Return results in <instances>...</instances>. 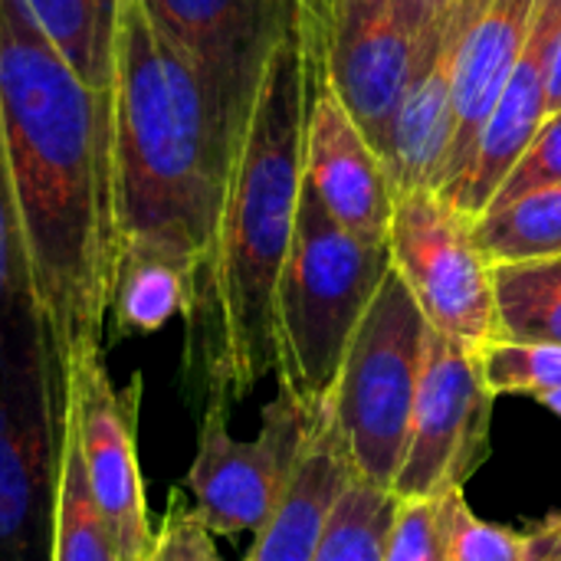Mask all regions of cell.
I'll list each match as a JSON object with an SVG mask.
<instances>
[{
    "mask_svg": "<svg viewBox=\"0 0 561 561\" xmlns=\"http://www.w3.org/2000/svg\"><path fill=\"white\" fill-rule=\"evenodd\" d=\"M0 161L59 375L99 342L118 270L112 89L85 82L23 0H0Z\"/></svg>",
    "mask_w": 561,
    "mask_h": 561,
    "instance_id": "obj_1",
    "label": "cell"
},
{
    "mask_svg": "<svg viewBox=\"0 0 561 561\" xmlns=\"http://www.w3.org/2000/svg\"><path fill=\"white\" fill-rule=\"evenodd\" d=\"M306 118L309 79L289 30L263 69L230 164L214 250L184 316L187 378L201 381L207 404L230 408L276 368L273 316L296 230Z\"/></svg>",
    "mask_w": 561,
    "mask_h": 561,
    "instance_id": "obj_2",
    "label": "cell"
},
{
    "mask_svg": "<svg viewBox=\"0 0 561 561\" xmlns=\"http://www.w3.org/2000/svg\"><path fill=\"white\" fill-rule=\"evenodd\" d=\"M108 89L118 256L154 253L197 283L233 158L197 66L161 33L145 0L118 3Z\"/></svg>",
    "mask_w": 561,
    "mask_h": 561,
    "instance_id": "obj_3",
    "label": "cell"
},
{
    "mask_svg": "<svg viewBox=\"0 0 561 561\" xmlns=\"http://www.w3.org/2000/svg\"><path fill=\"white\" fill-rule=\"evenodd\" d=\"M391 273V247L348 233L302 178L293 247L276 289V378L309 414L339 385L352 335Z\"/></svg>",
    "mask_w": 561,
    "mask_h": 561,
    "instance_id": "obj_4",
    "label": "cell"
},
{
    "mask_svg": "<svg viewBox=\"0 0 561 561\" xmlns=\"http://www.w3.org/2000/svg\"><path fill=\"white\" fill-rule=\"evenodd\" d=\"M62 375L33 302L0 312V561H49Z\"/></svg>",
    "mask_w": 561,
    "mask_h": 561,
    "instance_id": "obj_5",
    "label": "cell"
},
{
    "mask_svg": "<svg viewBox=\"0 0 561 561\" xmlns=\"http://www.w3.org/2000/svg\"><path fill=\"white\" fill-rule=\"evenodd\" d=\"M427 319L401 273L391 266L352 335L332 411L342 427L355 477L381 490L401 470L424 365Z\"/></svg>",
    "mask_w": 561,
    "mask_h": 561,
    "instance_id": "obj_6",
    "label": "cell"
},
{
    "mask_svg": "<svg viewBox=\"0 0 561 561\" xmlns=\"http://www.w3.org/2000/svg\"><path fill=\"white\" fill-rule=\"evenodd\" d=\"M227 411L230 408L220 401L204 404L197 450L184 473V486L194 496V516L214 536H256L279 510L299 470L312 414L279 388L263 408L260 434L253 440H237Z\"/></svg>",
    "mask_w": 561,
    "mask_h": 561,
    "instance_id": "obj_7",
    "label": "cell"
},
{
    "mask_svg": "<svg viewBox=\"0 0 561 561\" xmlns=\"http://www.w3.org/2000/svg\"><path fill=\"white\" fill-rule=\"evenodd\" d=\"M141 378L115 388L99 342H82L62 365V411L76 427L85 477L99 513L115 539L118 561H151L154 529L148 523L145 480L138 467Z\"/></svg>",
    "mask_w": 561,
    "mask_h": 561,
    "instance_id": "obj_8",
    "label": "cell"
},
{
    "mask_svg": "<svg viewBox=\"0 0 561 561\" xmlns=\"http://www.w3.org/2000/svg\"><path fill=\"white\" fill-rule=\"evenodd\" d=\"M388 247L434 332L467 348L493 339V266L477 250L467 217L434 191H404L394 197Z\"/></svg>",
    "mask_w": 561,
    "mask_h": 561,
    "instance_id": "obj_9",
    "label": "cell"
},
{
    "mask_svg": "<svg viewBox=\"0 0 561 561\" xmlns=\"http://www.w3.org/2000/svg\"><path fill=\"white\" fill-rule=\"evenodd\" d=\"M490 408L493 394L483 381L477 348L427 325L411 437L391 493L408 503L463 490L486 450Z\"/></svg>",
    "mask_w": 561,
    "mask_h": 561,
    "instance_id": "obj_10",
    "label": "cell"
},
{
    "mask_svg": "<svg viewBox=\"0 0 561 561\" xmlns=\"http://www.w3.org/2000/svg\"><path fill=\"white\" fill-rule=\"evenodd\" d=\"M161 33L197 66L220 138L237 154L263 69L293 30L283 0H145Z\"/></svg>",
    "mask_w": 561,
    "mask_h": 561,
    "instance_id": "obj_11",
    "label": "cell"
},
{
    "mask_svg": "<svg viewBox=\"0 0 561 561\" xmlns=\"http://www.w3.org/2000/svg\"><path fill=\"white\" fill-rule=\"evenodd\" d=\"M417 43L421 30L408 16L404 0H335L332 7L325 79L381 161Z\"/></svg>",
    "mask_w": 561,
    "mask_h": 561,
    "instance_id": "obj_12",
    "label": "cell"
},
{
    "mask_svg": "<svg viewBox=\"0 0 561 561\" xmlns=\"http://www.w3.org/2000/svg\"><path fill=\"white\" fill-rule=\"evenodd\" d=\"M302 178L348 233L365 243H388L398 197L388 164L325 76L309 85Z\"/></svg>",
    "mask_w": 561,
    "mask_h": 561,
    "instance_id": "obj_13",
    "label": "cell"
},
{
    "mask_svg": "<svg viewBox=\"0 0 561 561\" xmlns=\"http://www.w3.org/2000/svg\"><path fill=\"white\" fill-rule=\"evenodd\" d=\"M561 30V0H539L526 36V46L513 66V76L490 112L477 148L460 178L440 191V197L470 224L486 214L500 194L506 174L516 168L542 122L549 118V62ZM437 194V191H434Z\"/></svg>",
    "mask_w": 561,
    "mask_h": 561,
    "instance_id": "obj_14",
    "label": "cell"
},
{
    "mask_svg": "<svg viewBox=\"0 0 561 561\" xmlns=\"http://www.w3.org/2000/svg\"><path fill=\"white\" fill-rule=\"evenodd\" d=\"M460 20L463 7L454 0V7L421 33L414 69L401 95L385 154L394 194L437 191L440 184L454 138V66Z\"/></svg>",
    "mask_w": 561,
    "mask_h": 561,
    "instance_id": "obj_15",
    "label": "cell"
},
{
    "mask_svg": "<svg viewBox=\"0 0 561 561\" xmlns=\"http://www.w3.org/2000/svg\"><path fill=\"white\" fill-rule=\"evenodd\" d=\"M539 0H460V39L454 66V138L437 194L467 168L477 138L496 108L526 46Z\"/></svg>",
    "mask_w": 561,
    "mask_h": 561,
    "instance_id": "obj_16",
    "label": "cell"
},
{
    "mask_svg": "<svg viewBox=\"0 0 561 561\" xmlns=\"http://www.w3.org/2000/svg\"><path fill=\"white\" fill-rule=\"evenodd\" d=\"M348 447L335 421L332 401L312 414L309 440L299 470L273 513V519L256 533V542L243 561H312L322 526L342 486L352 477Z\"/></svg>",
    "mask_w": 561,
    "mask_h": 561,
    "instance_id": "obj_17",
    "label": "cell"
},
{
    "mask_svg": "<svg viewBox=\"0 0 561 561\" xmlns=\"http://www.w3.org/2000/svg\"><path fill=\"white\" fill-rule=\"evenodd\" d=\"M194 302V273L154 256L122 253L115 270V289L108 306V325L118 339L151 335L174 316H187Z\"/></svg>",
    "mask_w": 561,
    "mask_h": 561,
    "instance_id": "obj_18",
    "label": "cell"
},
{
    "mask_svg": "<svg viewBox=\"0 0 561 561\" xmlns=\"http://www.w3.org/2000/svg\"><path fill=\"white\" fill-rule=\"evenodd\" d=\"M49 561H118L115 539L92 496L79 437L66 411H62V431H59Z\"/></svg>",
    "mask_w": 561,
    "mask_h": 561,
    "instance_id": "obj_19",
    "label": "cell"
},
{
    "mask_svg": "<svg viewBox=\"0 0 561 561\" xmlns=\"http://www.w3.org/2000/svg\"><path fill=\"white\" fill-rule=\"evenodd\" d=\"M496 325L490 342L561 348V256L493 266Z\"/></svg>",
    "mask_w": 561,
    "mask_h": 561,
    "instance_id": "obj_20",
    "label": "cell"
},
{
    "mask_svg": "<svg viewBox=\"0 0 561 561\" xmlns=\"http://www.w3.org/2000/svg\"><path fill=\"white\" fill-rule=\"evenodd\" d=\"M473 243L490 266L561 256V184L490 207L473 220Z\"/></svg>",
    "mask_w": 561,
    "mask_h": 561,
    "instance_id": "obj_21",
    "label": "cell"
},
{
    "mask_svg": "<svg viewBox=\"0 0 561 561\" xmlns=\"http://www.w3.org/2000/svg\"><path fill=\"white\" fill-rule=\"evenodd\" d=\"M122 0H23L43 36L92 85H112V53Z\"/></svg>",
    "mask_w": 561,
    "mask_h": 561,
    "instance_id": "obj_22",
    "label": "cell"
},
{
    "mask_svg": "<svg viewBox=\"0 0 561 561\" xmlns=\"http://www.w3.org/2000/svg\"><path fill=\"white\" fill-rule=\"evenodd\" d=\"M401 500L391 490L348 477L322 526L312 561H385Z\"/></svg>",
    "mask_w": 561,
    "mask_h": 561,
    "instance_id": "obj_23",
    "label": "cell"
},
{
    "mask_svg": "<svg viewBox=\"0 0 561 561\" xmlns=\"http://www.w3.org/2000/svg\"><path fill=\"white\" fill-rule=\"evenodd\" d=\"M490 394L542 398L561 388V348L536 342H483L477 348Z\"/></svg>",
    "mask_w": 561,
    "mask_h": 561,
    "instance_id": "obj_24",
    "label": "cell"
},
{
    "mask_svg": "<svg viewBox=\"0 0 561 561\" xmlns=\"http://www.w3.org/2000/svg\"><path fill=\"white\" fill-rule=\"evenodd\" d=\"M450 561H536L533 533H513L506 526L483 523L470 513L463 490L450 493V529H447Z\"/></svg>",
    "mask_w": 561,
    "mask_h": 561,
    "instance_id": "obj_25",
    "label": "cell"
},
{
    "mask_svg": "<svg viewBox=\"0 0 561 561\" xmlns=\"http://www.w3.org/2000/svg\"><path fill=\"white\" fill-rule=\"evenodd\" d=\"M447 529L450 493L440 500H401L385 561H450Z\"/></svg>",
    "mask_w": 561,
    "mask_h": 561,
    "instance_id": "obj_26",
    "label": "cell"
},
{
    "mask_svg": "<svg viewBox=\"0 0 561 561\" xmlns=\"http://www.w3.org/2000/svg\"><path fill=\"white\" fill-rule=\"evenodd\" d=\"M549 184H561V112L542 122V128L536 131V138L516 161V168L506 174V181L490 207L516 201V197H523L536 187H549Z\"/></svg>",
    "mask_w": 561,
    "mask_h": 561,
    "instance_id": "obj_27",
    "label": "cell"
},
{
    "mask_svg": "<svg viewBox=\"0 0 561 561\" xmlns=\"http://www.w3.org/2000/svg\"><path fill=\"white\" fill-rule=\"evenodd\" d=\"M151 561H220L214 549V533L194 516L191 506L181 503L178 490L171 493L161 526L154 533Z\"/></svg>",
    "mask_w": 561,
    "mask_h": 561,
    "instance_id": "obj_28",
    "label": "cell"
},
{
    "mask_svg": "<svg viewBox=\"0 0 561 561\" xmlns=\"http://www.w3.org/2000/svg\"><path fill=\"white\" fill-rule=\"evenodd\" d=\"M20 302H33V296H30L23 243L16 230V214H13L3 161H0V312Z\"/></svg>",
    "mask_w": 561,
    "mask_h": 561,
    "instance_id": "obj_29",
    "label": "cell"
},
{
    "mask_svg": "<svg viewBox=\"0 0 561 561\" xmlns=\"http://www.w3.org/2000/svg\"><path fill=\"white\" fill-rule=\"evenodd\" d=\"M283 7L289 13L296 39H299L306 79L316 82L325 76V43H329L335 0H283Z\"/></svg>",
    "mask_w": 561,
    "mask_h": 561,
    "instance_id": "obj_30",
    "label": "cell"
},
{
    "mask_svg": "<svg viewBox=\"0 0 561 561\" xmlns=\"http://www.w3.org/2000/svg\"><path fill=\"white\" fill-rule=\"evenodd\" d=\"M533 546H536V561H561V516L546 519L533 533Z\"/></svg>",
    "mask_w": 561,
    "mask_h": 561,
    "instance_id": "obj_31",
    "label": "cell"
},
{
    "mask_svg": "<svg viewBox=\"0 0 561 561\" xmlns=\"http://www.w3.org/2000/svg\"><path fill=\"white\" fill-rule=\"evenodd\" d=\"M454 7V0H404V10H408V16L414 20V26L424 33L440 13H447Z\"/></svg>",
    "mask_w": 561,
    "mask_h": 561,
    "instance_id": "obj_32",
    "label": "cell"
},
{
    "mask_svg": "<svg viewBox=\"0 0 561 561\" xmlns=\"http://www.w3.org/2000/svg\"><path fill=\"white\" fill-rule=\"evenodd\" d=\"M539 401H542V404H546L549 411H556V414L561 417V388H559V391H549V394H542Z\"/></svg>",
    "mask_w": 561,
    "mask_h": 561,
    "instance_id": "obj_33",
    "label": "cell"
}]
</instances>
